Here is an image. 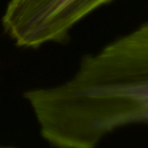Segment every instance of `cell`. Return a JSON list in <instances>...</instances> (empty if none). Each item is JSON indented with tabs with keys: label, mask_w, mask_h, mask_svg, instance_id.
<instances>
[{
	"label": "cell",
	"mask_w": 148,
	"mask_h": 148,
	"mask_svg": "<svg viewBox=\"0 0 148 148\" xmlns=\"http://www.w3.org/2000/svg\"><path fill=\"white\" fill-rule=\"evenodd\" d=\"M0 148H11V147H6V146H2V145H0Z\"/></svg>",
	"instance_id": "obj_3"
},
{
	"label": "cell",
	"mask_w": 148,
	"mask_h": 148,
	"mask_svg": "<svg viewBox=\"0 0 148 148\" xmlns=\"http://www.w3.org/2000/svg\"><path fill=\"white\" fill-rule=\"evenodd\" d=\"M112 0H10L2 17L5 33L21 48L63 41L81 20Z\"/></svg>",
	"instance_id": "obj_2"
},
{
	"label": "cell",
	"mask_w": 148,
	"mask_h": 148,
	"mask_svg": "<svg viewBox=\"0 0 148 148\" xmlns=\"http://www.w3.org/2000/svg\"><path fill=\"white\" fill-rule=\"evenodd\" d=\"M45 138L95 148L128 125L148 126V22L83 58L63 83L25 92Z\"/></svg>",
	"instance_id": "obj_1"
}]
</instances>
